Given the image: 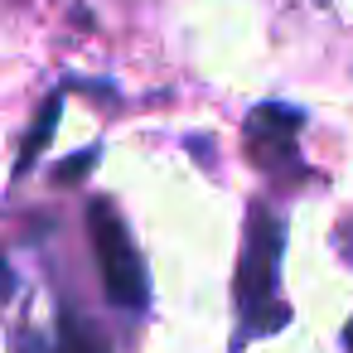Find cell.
Instances as JSON below:
<instances>
[{
  "mask_svg": "<svg viewBox=\"0 0 353 353\" xmlns=\"http://www.w3.org/2000/svg\"><path fill=\"white\" fill-rule=\"evenodd\" d=\"M281 247H285V223L266 208L252 203L247 213V242H242V261H237V310H242V334H271L290 319L285 300H281Z\"/></svg>",
  "mask_w": 353,
  "mask_h": 353,
  "instance_id": "6da1fadb",
  "label": "cell"
},
{
  "mask_svg": "<svg viewBox=\"0 0 353 353\" xmlns=\"http://www.w3.org/2000/svg\"><path fill=\"white\" fill-rule=\"evenodd\" d=\"M300 126H305V112L290 107V102H261L247 112V155L256 170L266 174H300Z\"/></svg>",
  "mask_w": 353,
  "mask_h": 353,
  "instance_id": "3957f363",
  "label": "cell"
},
{
  "mask_svg": "<svg viewBox=\"0 0 353 353\" xmlns=\"http://www.w3.org/2000/svg\"><path fill=\"white\" fill-rule=\"evenodd\" d=\"M88 232H92V252H97V271L107 285V300L117 310H145L150 300V276L145 261L121 223V213L112 208V199H92L88 208Z\"/></svg>",
  "mask_w": 353,
  "mask_h": 353,
  "instance_id": "7a4b0ae2",
  "label": "cell"
},
{
  "mask_svg": "<svg viewBox=\"0 0 353 353\" xmlns=\"http://www.w3.org/2000/svg\"><path fill=\"white\" fill-rule=\"evenodd\" d=\"M348 348H353V324H348Z\"/></svg>",
  "mask_w": 353,
  "mask_h": 353,
  "instance_id": "8992f818",
  "label": "cell"
},
{
  "mask_svg": "<svg viewBox=\"0 0 353 353\" xmlns=\"http://www.w3.org/2000/svg\"><path fill=\"white\" fill-rule=\"evenodd\" d=\"M59 107H63V97L54 92L44 107H39V121H34V131L25 136V155H20V170H30L34 165V155L44 150V136H54V126H59Z\"/></svg>",
  "mask_w": 353,
  "mask_h": 353,
  "instance_id": "5b68a950",
  "label": "cell"
},
{
  "mask_svg": "<svg viewBox=\"0 0 353 353\" xmlns=\"http://www.w3.org/2000/svg\"><path fill=\"white\" fill-rule=\"evenodd\" d=\"M54 353H112L107 348V339H102V329L97 324H88L78 310H59V334H54Z\"/></svg>",
  "mask_w": 353,
  "mask_h": 353,
  "instance_id": "277c9868",
  "label": "cell"
}]
</instances>
